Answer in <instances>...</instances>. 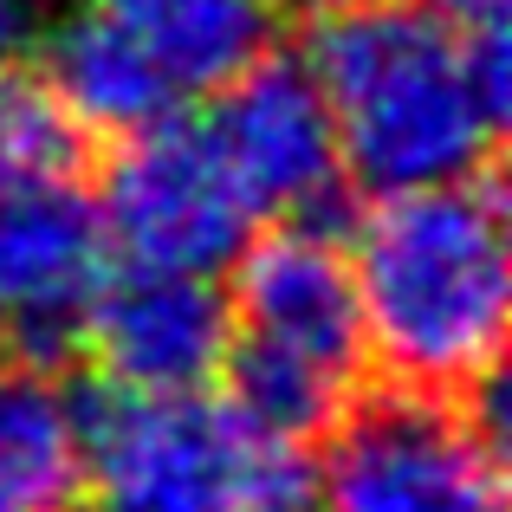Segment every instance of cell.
Returning a JSON list of instances; mask_svg holds the SVG:
<instances>
[{
	"label": "cell",
	"instance_id": "obj_10",
	"mask_svg": "<svg viewBox=\"0 0 512 512\" xmlns=\"http://www.w3.org/2000/svg\"><path fill=\"white\" fill-rule=\"evenodd\" d=\"M78 344L98 357L104 389L130 396H188L221 376L227 357V299L214 279L188 273H124L104 279L91 299Z\"/></svg>",
	"mask_w": 512,
	"mask_h": 512
},
{
	"label": "cell",
	"instance_id": "obj_8",
	"mask_svg": "<svg viewBox=\"0 0 512 512\" xmlns=\"http://www.w3.org/2000/svg\"><path fill=\"white\" fill-rule=\"evenodd\" d=\"M201 130L247 195L253 221H325L338 201V130L305 59H253L234 85L208 98Z\"/></svg>",
	"mask_w": 512,
	"mask_h": 512
},
{
	"label": "cell",
	"instance_id": "obj_3",
	"mask_svg": "<svg viewBox=\"0 0 512 512\" xmlns=\"http://www.w3.org/2000/svg\"><path fill=\"white\" fill-rule=\"evenodd\" d=\"M363 370L370 338L344 240H331L318 221L247 240L227 299V402L253 428L305 448L344 422V409L363 396Z\"/></svg>",
	"mask_w": 512,
	"mask_h": 512
},
{
	"label": "cell",
	"instance_id": "obj_7",
	"mask_svg": "<svg viewBox=\"0 0 512 512\" xmlns=\"http://www.w3.org/2000/svg\"><path fill=\"white\" fill-rule=\"evenodd\" d=\"M98 221L124 266L143 273L214 279L253 240V208L214 156L201 117H163L150 130L117 137V156L98 182Z\"/></svg>",
	"mask_w": 512,
	"mask_h": 512
},
{
	"label": "cell",
	"instance_id": "obj_12",
	"mask_svg": "<svg viewBox=\"0 0 512 512\" xmlns=\"http://www.w3.org/2000/svg\"><path fill=\"white\" fill-rule=\"evenodd\" d=\"M85 130L59 111L46 85L33 78H0V182L13 175H72Z\"/></svg>",
	"mask_w": 512,
	"mask_h": 512
},
{
	"label": "cell",
	"instance_id": "obj_4",
	"mask_svg": "<svg viewBox=\"0 0 512 512\" xmlns=\"http://www.w3.org/2000/svg\"><path fill=\"white\" fill-rule=\"evenodd\" d=\"M273 20V0H72L46 26L39 85L85 137H130L266 59Z\"/></svg>",
	"mask_w": 512,
	"mask_h": 512
},
{
	"label": "cell",
	"instance_id": "obj_5",
	"mask_svg": "<svg viewBox=\"0 0 512 512\" xmlns=\"http://www.w3.org/2000/svg\"><path fill=\"white\" fill-rule=\"evenodd\" d=\"M85 506L78 512H312L305 448L253 428L234 402L188 396H78Z\"/></svg>",
	"mask_w": 512,
	"mask_h": 512
},
{
	"label": "cell",
	"instance_id": "obj_9",
	"mask_svg": "<svg viewBox=\"0 0 512 512\" xmlns=\"http://www.w3.org/2000/svg\"><path fill=\"white\" fill-rule=\"evenodd\" d=\"M111 279L98 201L72 175H13L0 182V338L46 363L78 344L91 299Z\"/></svg>",
	"mask_w": 512,
	"mask_h": 512
},
{
	"label": "cell",
	"instance_id": "obj_6",
	"mask_svg": "<svg viewBox=\"0 0 512 512\" xmlns=\"http://www.w3.org/2000/svg\"><path fill=\"white\" fill-rule=\"evenodd\" d=\"M318 500L325 512H506L500 441L454 396H357L331 428Z\"/></svg>",
	"mask_w": 512,
	"mask_h": 512
},
{
	"label": "cell",
	"instance_id": "obj_11",
	"mask_svg": "<svg viewBox=\"0 0 512 512\" xmlns=\"http://www.w3.org/2000/svg\"><path fill=\"white\" fill-rule=\"evenodd\" d=\"M85 506V428L78 389L46 363L0 370V512H78Z\"/></svg>",
	"mask_w": 512,
	"mask_h": 512
},
{
	"label": "cell",
	"instance_id": "obj_13",
	"mask_svg": "<svg viewBox=\"0 0 512 512\" xmlns=\"http://www.w3.org/2000/svg\"><path fill=\"white\" fill-rule=\"evenodd\" d=\"M454 33H506V0H422Z\"/></svg>",
	"mask_w": 512,
	"mask_h": 512
},
{
	"label": "cell",
	"instance_id": "obj_15",
	"mask_svg": "<svg viewBox=\"0 0 512 512\" xmlns=\"http://www.w3.org/2000/svg\"><path fill=\"white\" fill-rule=\"evenodd\" d=\"M273 7L305 13V20H338V13H350V7H370V0H273Z\"/></svg>",
	"mask_w": 512,
	"mask_h": 512
},
{
	"label": "cell",
	"instance_id": "obj_1",
	"mask_svg": "<svg viewBox=\"0 0 512 512\" xmlns=\"http://www.w3.org/2000/svg\"><path fill=\"white\" fill-rule=\"evenodd\" d=\"M305 72L338 130V163L370 195L480 175L506 124V33H454L422 0L318 20Z\"/></svg>",
	"mask_w": 512,
	"mask_h": 512
},
{
	"label": "cell",
	"instance_id": "obj_14",
	"mask_svg": "<svg viewBox=\"0 0 512 512\" xmlns=\"http://www.w3.org/2000/svg\"><path fill=\"white\" fill-rule=\"evenodd\" d=\"M20 39H26V13L13 7V0H0V78H7V65H13V52H20Z\"/></svg>",
	"mask_w": 512,
	"mask_h": 512
},
{
	"label": "cell",
	"instance_id": "obj_2",
	"mask_svg": "<svg viewBox=\"0 0 512 512\" xmlns=\"http://www.w3.org/2000/svg\"><path fill=\"white\" fill-rule=\"evenodd\" d=\"M350 279L370 357L396 389L467 402L500 370L512 318L506 201L487 169L435 188L376 195L350 234Z\"/></svg>",
	"mask_w": 512,
	"mask_h": 512
}]
</instances>
